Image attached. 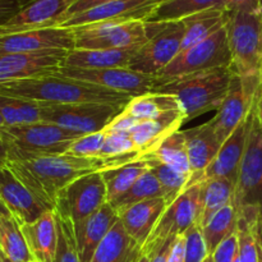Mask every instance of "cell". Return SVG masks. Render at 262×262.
<instances>
[{
  "label": "cell",
  "mask_w": 262,
  "mask_h": 262,
  "mask_svg": "<svg viewBox=\"0 0 262 262\" xmlns=\"http://www.w3.org/2000/svg\"><path fill=\"white\" fill-rule=\"evenodd\" d=\"M7 166L48 210H54L61 189L86 174L106 169L104 159L37 155L8 147Z\"/></svg>",
  "instance_id": "6da1fadb"
},
{
  "label": "cell",
  "mask_w": 262,
  "mask_h": 262,
  "mask_svg": "<svg viewBox=\"0 0 262 262\" xmlns=\"http://www.w3.org/2000/svg\"><path fill=\"white\" fill-rule=\"evenodd\" d=\"M0 95L42 104L105 102L127 105L133 99L97 84L60 76L56 72L49 76L0 83Z\"/></svg>",
  "instance_id": "7a4b0ae2"
},
{
  "label": "cell",
  "mask_w": 262,
  "mask_h": 262,
  "mask_svg": "<svg viewBox=\"0 0 262 262\" xmlns=\"http://www.w3.org/2000/svg\"><path fill=\"white\" fill-rule=\"evenodd\" d=\"M234 76L233 67H222L158 81L152 92L178 97L188 122L212 110L217 112L229 92Z\"/></svg>",
  "instance_id": "3957f363"
},
{
  "label": "cell",
  "mask_w": 262,
  "mask_h": 262,
  "mask_svg": "<svg viewBox=\"0 0 262 262\" xmlns=\"http://www.w3.org/2000/svg\"><path fill=\"white\" fill-rule=\"evenodd\" d=\"M225 27L235 74L247 83L262 86V13L232 10Z\"/></svg>",
  "instance_id": "277c9868"
},
{
  "label": "cell",
  "mask_w": 262,
  "mask_h": 262,
  "mask_svg": "<svg viewBox=\"0 0 262 262\" xmlns=\"http://www.w3.org/2000/svg\"><path fill=\"white\" fill-rule=\"evenodd\" d=\"M232 202L238 220L262 225V125L256 114V101L255 117Z\"/></svg>",
  "instance_id": "5b68a950"
},
{
  "label": "cell",
  "mask_w": 262,
  "mask_h": 262,
  "mask_svg": "<svg viewBox=\"0 0 262 262\" xmlns=\"http://www.w3.org/2000/svg\"><path fill=\"white\" fill-rule=\"evenodd\" d=\"M38 104L42 123L55 124L81 136L104 130L125 106L105 102Z\"/></svg>",
  "instance_id": "8992f818"
},
{
  "label": "cell",
  "mask_w": 262,
  "mask_h": 262,
  "mask_svg": "<svg viewBox=\"0 0 262 262\" xmlns=\"http://www.w3.org/2000/svg\"><path fill=\"white\" fill-rule=\"evenodd\" d=\"M74 49H138L151 36L147 20L102 22L72 28Z\"/></svg>",
  "instance_id": "52a82bcc"
},
{
  "label": "cell",
  "mask_w": 262,
  "mask_h": 262,
  "mask_svg": "<svg viewBox=\"0 0 262 262\" xmlns=\"http://www.w3.org/2000/svg\"><path fill=\"white\" fill-rule=\"evenodd\" d=\"M202 182L188 187L176 201L166 207L148 239L142 247L143 256L155 255L169 239L183 235L197 224L201 214Z\"/></svg>",
  "instance_id": "ba28073f"
},
{
  "label": "cell",
  "mask_w": 262,
  "mask_h": 262,
  "mask_svg": "<svg viewBox=\"0 0 262 262\" xmlns=\"http://www.w3.org/2000/svg\"><path fill=\"white\" fill-rule=\"evenodd\" d=\"M148 23L151 28L150 38L136 51L129 69L138 73L156 76L181 53L184 25L182 20Z\"/></svg>",
  "instance_id": "9c48e42d"
},
{
  "label": "cell",
  "mask_w": 262,
  "mask_h": 262,
  "mask_svg": "<svg viewBox=\"0 0 262 262\" xmlns=\"http://www.w3.org/2000/svg\"><path fill=\"white\" fill-rule=\"evenodd\" d=\"M79 137L78 133L50 123L5 127L0 130V138L9 148L37 155H63Z\"/></svg>",
  "instance_id": "30bf717a"
},
{
  "label": "cell",
  "mask_w": 262,
  "mask_h": 262,
  "mask_svg": "<svg viewBox=\"0 0 262 262\" xmlns=\"http://www.w3.org/2000/svg\"><path fill=\"white\" fill-rule=\"evenodd\" d=\"M222 67H232V56L228 46L225 26L206 40L181 51L166 68L156 74V78L158 81H164Z\"/></svg>",
  "instance_id": "8fae6325"
},
{
  "label": "cell",
  "mask_w": 262,
  "mask_h": 262,
  "mask_svg": "<svg viewBox=\"0 0 262 262\" xmlns=\"http://www.w3.org/2000/svg\"><path fill=\"white\" fill-rule=\"evenodd\" d=\"M106 187L100 171L86 174L69 183L56 199L54 212L78 225L106 204Z\"/></svg>",
  "instance_id": "7c38bea8"
},
{
  "label": "cell",
  "mask_w": 262,
  "mask_h": 262,
  "mask_svg": "<svg viewBox=\"0 0 262 262\" xmlns=\"http://www.w3.org/2000/svg\"><path fill=\"white\" fill-rule=\"evenodd\" d=\"M56 73L87 83L97 84L130 97H138L152 92L158 82L156 76L138 73L129 68L82 69L61 67Z\"/></svg>",
  "instance_id": "4fadbf2b"
},
{
  "label": "cell",
  "mask_w": 262,
  "mask_h": 262,
  "mask_svg": "<svg viewBox=\"0 0 262 262\" xmlns=\"http://www.w3.org/2000/svg\"><path fill=\"white\" fill-rule=\"evenodd\" d=\"M161 0H114L71 15L59 27L74 28L102 22L150 20Z\"/></svg>",
  "instance_id": "5bb4252c"
},
{
  "label": "cell",
  "mask_w": 262,
  "mask_h": 262,
  "mask_svg": "<svg viewBox=\"0 0 262 262\" xmlns=\"http://www.w3.org/2000/svg\"><path fill=\"white\" fill-rule=\"evenodd\" d=\"M66 50L0 54V83L49 76L63 67Z\"/></svg>",
  "instance_id": "9a60e30c"
},
{
  "label": "cell",
  "mask_w": 262,
  "mask_h": 262,
  "mask_svg": "<svg viewBox=\"0 0 262 262\" xmlns=\"http://www.w3.org/2000/svg\"><path fill=\"white\" fill-rule=\"evenodd\" d=\"M261 90L262 86L243 82L235 74L224 102L217 110L216 115L209 120L220 142L224 143L233 130L247 117L250 110L252 109L256 95Z\"/></svg>",
  "instance_id": "2e32d148"
},
{
  "label": "cell",
  "mask_w": 262,
  "mask_h": 262,
  "mask_svg": "<svg viewBox=\"0 0 262 262\" xmlns=\"http://www.w3.org/2000/svg\"><path fill=\"white\" fill-rule=\"evenodd\" d=\"M72 28L53 27L0 36V54L41 53L49 50H73Z\"/></svg>",
  "instance_id": "e0dca14e"
},
{
  "label": "cell",
  "mask_w": 262,
  "mask_h": 262,
  "mask_svg": "<svg viewBox=\"0 0 262 262\" xmlns=\"http://www.w3.org/2000/svg\"><path fill=\"white\" fill-rule=\"evenodd\" d=\"M67 9L68 0H35L0 26V36L59 27Z\"/></svg>",
  "instance_id": "ac0fdd59"
},
{
  "label": "cell",
  "mask_w": 262,
  "mask_h": 262,
  "mask_svg": "<svg viewBox=\"0 0 262 262\" xmlns=\"http://www.w3.org/2000/svg\"><path fill=\"white\" fill-rule=\"evenodd\" d=\"M257 95H256V97H257ZM255 101H253L252 109L250 110L247 117L225 140L217 155L215 156L209 168L205 170L204 179L212 178V177H225V178L232 179L237 183L239 166L243 160V156H245L253 117H255Z\"/></svg>",
  "instance_id": "d6986e66"
},
{
  "label": "cell",
  "mask_w": 262,
  "mask_h": 262,
  "mask_svg": "<svg viewBox=\"0 0 262 262\" xmlns=\"http://www.w3.org/2000/svg\"><path fill=\"white\" fill-rule=\"evenodd\" d=\"M0 202L19 225L35 222L48 210L7 165L0 166Z\"/></svg>",
  "instance_id": "ffe728a7"
},
{
  "label": "cell",
  "mask_w": 262,
  "mask_h": 262,
  "mask_svg": "<svg viewBox=\"0 0 262 262\" xmlns=\"http://www.w3.org/2000/svg\"><path fill=\"white\" fill-rule=\"evenodd\" d=\"M183 133L192 173V184H197L204 181L205 170L217 155L223 143L210 122L183 130Z\"/></svg>",
  "instance_id": "44dd1931"
},
{
  "label": "cell",
  "mask_w": 262,
  "mask_h": 262,
  "mask_svg": "<svg viewBox=\"0 0 262 262\" xmlns=\"http://www.w3.org/2000/svg\"><path fill=\"white\" fill-rule=\"evenodd\" d=\"M184 123H187V115L183 109L169 112L156 119L138 122L128 132L135 143L138 158L155 150L169 136L178 132Z\"/></svg>",
  "instance_id": "7402d4cb"
},
{
  "label": "cell",
  "mask_w": 262,
  "mask_h": 262,
  "mask_svg": "<svg viewBox=\"0 0 262 262\" xmlns=\"http://www.w3.org/2000/svg\"><path fill=\"white\" fill-rule=\"evenodd\" d=\"M118 220V212L106 202L95 214L73 227L81 262H91L100 243L117 224Z\"/></svg>",
  "instance_id": "603a6c76"
},
{
  "label": "cell",
  "mask_w": 262,
  "mask_h": 262,
  "mask_svg": "<svg viewBox=\"0 0 262 262\" xmlns=\"http://www.w3.org/2000/svg\"><path fill=\"white\" fill-rule=\"evenodd\" d=\"M166 207L164 199L158 197L132 205L120 211L118 216L127 234L143 247Z\"/></svg>",
  "instance_id": "cb8c5ba5"
},
{
  "label": "cell",
  "mask_w": 262,
  "mask_h": 262,
  "mask_svg": "<svg viewBox=\"0 0 262 262\" xmlns=\"http://www.w3.org/2000/svg\"><path fill=\"white\" fill-rule=\"evenodd\" d=\"M28 250L36 262H54L58 248V228L54 210H46L35 222L20 225Z\"/></svg>",
  "instance_id": "d4e9b609"
},
{
  "label": "cell",
  "mask_w": 262,
  "mask_h": 262,
  "mask_svg": "<svg viewBox=\"0 0 262 262\" xmlns=\"http://www.w3.org/2000/svg\"><path fill=\"white\" fill-rule=\"evenodd\" d=\"M138 49H73L67 53L63 67L82 69L129 68L130 60Z\"/></svg>",
  "instance_id": "484cf974"
},
{
  "label": "cell",
  "mask_w": 262,
  "mask_h": 262,
  "mask_svg": "<svg viewBox=\"0 0 262 262\" xmlns=\"http://www.w3.org/2000/svg\"><path fill=\"white\" fill-rule=\"evenodd\" d=\"M142 247L127 234L120 220L97 247L91 262H140Z\"/></svg>",
  "instance_id": "4316f807"
},
{
  "label": "cell",
  "mask_w": 262,
  "mask_h": 262,
  "mask_svg": "<svg viewBox=\"0 0 262 262\" xmlns=\"http://www.w3.org/2000/svg\"><path fill=\"white\" fill-rule=\"evenodd\" d=\"M229 10L211 8L182 19L184 25V37L181 51L206 40L207 37L227 25Z\"/></svg>",
  "instance_id": "83f0119b"
},
{
  "label": "cell",
  "mask_w": 262,
  "mask_h": 262,
  "mask_svg": "<svg viewBox=\"0 0 262 262\" xmlns=\"http://www.w3.org/2000/svg\"><path fill=\"white\" fill-rule=\"evenodd\" d=\"M235 182L225 177H212L202 181L201 214L197 224L205 227L219 210L233 201Z\"/></svg>",
  "instance_id": "f1b7e54d"
},
{
  "label": "cell",
  "mask_w": 262,
  "mask_h": 262,
  "mask_svg": "<svg viewBox=\"0 0 262 262\" xmlns=\"http://www.w3.org/2000/svg\"><path fill=\"white\" fill-rule=\"evenodd\" d=\"M183 109L178 97L164 92H148L142 96L133 97L124 106L123 113L137 122L156 119L173 110Z\"/></svg>",
  "instance_id": "f546056e"
},
{
  "label": "cell",
  "mask_w": 262,
  "mask_h": 262,
  "mask_svg": "<svg viewBox=\"0 0 262 262\" xmlns=\"http://www.w3.org/2000/svg\"><path fill=\"white\" fill-rule=\"evenodd\" d=\"M148 170H150L148 163L143 160H136L100 171L106 187L107 204H114L137 182L140 177H142Z\"/></svg>",
  "instance_id": "4dcf8cb0"
},
{
  "label": "cell",
  "mask_w": 262,
  "mask_h": 262,
  "mask_svg": "<svg viewBox=\"0 0 262 262\" xmlns=\"http://www.w3.org/2000/svg\"><path fill=\"white\" fill-rule=\"evenodd\" d=\"M138 160L165 164V165L178 170L179 173L192 176L183 130H178V132L170 135L155 150L138 158Z\"/></svg>",
  "instance_id": "1f68e13d"
},
{
  "label": "cell",
  "mask_w": 262,
  "mask_h": 262,
  "mask_svg": "<svg viewBox=\"0 0 262 262\" xmlns=\"http://www.w3.org/2000/svg\"><path fill=\"white\" fill-rule=\"evenodd\" d=\"M220 8L227 9L224 0H161L148 22H174L196 13Z\"/></svg>",
  "instance_id": "d6a6232c"
},
{
  "label": "cell",
  "mask_w": 262,
  "mask_h": 262,
  "mask_svg": "<svg viewBox=\"0 0 262 262\" xmlns=\"http://www.w3.org/2000/svg\"><path fill=\"white\" fill-rule=\"evenodd\" d=\"M0 252L5 262L33 261L19 223L12 216H0Z\"/></svg>",
  "instance_id": "836d02e7"
},
{
  "label": "cell",
  "mask_w": 262,
  "mask_h": 262,
  "mask_svg": "<svg viewBox=\"0 0 262 262\" xmlns=\"http://www.w3.org/2000/svg\"><path fill=\"white\" fill-rule=\"evenodd\" d=\"M238 230V214L233 202L216 212L205 227H202L207 251L212 255L217 246Z\"/></svg>",
  "instance_id": "e575fe53"
},
{
  "label": "cell",
  "mask_w": 262,
  "mask_h": 262,
  "mask_svg": "<svg viewBox=\"0 0 262 262\" xmlns=\"http://www.w3.org/2000/svg\"><path fill=\"white\" fill-rule=\"evenodd\" d=\"M0 114L7 127L42 123L38 102L0 95Z\"/></svg>",
  "instance_id": "d590c367"
},
{
  "label": "cell",
  "mask_w": 262,
  "mask_h": 262,
  "mask_svg": "<svg viewBox=\"0 0 262 262\" xmlns=\"http://www.w3.org/2000/svg\"><path fill=\"white\" fill-rule=\"evenodd\" d=\"M150 165V170L158 178L163 191L165 204L171 205L188 187L192 186V176L179 173L176 169L161 163L146 161Z\"/></svg>",
  "instance_id": "8d00e7d4"
},
{
  "label": "cell",
  "mask_w": 262,
  "mask_h": 262,
  "mask_svg": "<svg viewBox=\"0 0 262 262\" xmlns=\"http://www.w3.org/2000/svg\"><path fill=\"white\" fill-rule=\"evenodd\" d=\"M158 197L163 199L160 183H159L158 178L151 173V170H148L142 177H140L137 182L122 197H119L114 204H112V206L119 214L120 211L128 209L132 205L151 199H158Z\"/></svg>",
  "instance_id": "74e56055"
},
{
  "label": "cell",
  "mask_w": 262,
  "mask_h": 262,
  "mask_svg": "<svg viewBox=\"0 0 262 262\" xmlns=\"http://www.w3.org/2000/svg\"><path fill=\"white\" fill-rule=\"evenodd\" d=\"M239 262H262V225L238 220Z\"/></svg>",
  "instance_id": "f35d334b"
},
{
  "label": "cell",
  "mask_w": 262,
  "mask_h": 262,
  "mask_svg": "<svg viewBox=\"0 0 262 262\" xmlns=\"http://www.w3.org/2000/svg\"><path fill=\"white\" fill-rule=\"evenodd\" d=\"M55 219L58 228V248L54 262H81L73 224L56 214Z\"/></svg>",
  "instance_id": "ab89813d"
},
{
  "label": "cell",
  "mask_w": 262,
  "mask_h": 262,
  "mask_svg": "<svg viewBox=\"0 0 262 262\" xmlns=\"http://www.w3.org/2000/svg\"><path fill=\"white\" fill-rule=\"evenodd\" d=\"M105 130L96 133H90V135H83L77 138L71 147L67 151V155L77 156V158H90V159H99L100 151H101L102 145L105 141Z\"/></svg>",
  "instance_id": "60d3db41"
},
{
  "label": "cell",
  "mask_w": 262,
  "mask_h": 262,
  "mask_svg": "<svg viewBox=\"0 0 262 262\" xmlns=\"http://www.w3.org/2000/svg\"><path fill=\"white\" fill-rule=\"evenodd\" d=\"M186 250H184V262H204L210 255L205 242L202 228L194 224L184 233Z\"/></svg>",
  "instance_id": "b9f144b4"
},
{
  "label": "cell",
  "mask_w": 262,
  "mask_h": 262,
  "mask_svg": "<svg viewBox=\"0 0 262 262\" xmlns=\"http://www.w3.org/2000/svg\"><path fill=\"white\" fill-rule=\"evenodd\" d=\"M238 251H239L238 233L235 232L217 246L211 255L212 260L214 262H234L238 256Z\"/></svg>",
  "instance_id": "7bdbcfd3"
},
{
  "label": "cell",
  "mask_w": 262,
  "mask_h": 262,
  "mask_svg": "<svg viewBox=\"0 0 262 262\" xmlns=\"http://www.w3.org/2000/svg\"><path fill=\"white\" fill-rule=\"evenodd\" d=\"M109 2H114V0H68V9H67V13L66 15H64L61 23H63L67 18L71 17V15L78 14V13L84 12V10H89L91 9V8L99 7V5L105 4V3H109Z\"/></svg>",
  "instance_id": "ee69618b"
},
{
  "label": "cell",
  "mask_w": 262,
  "mask_h": 262,
  "mask_svg": "<svg viewBox=\"0 0 262 262\" xmlns=\"http://www.w3.org/2000/svg\"><path fill=\"white\" fill-rule=\"evenodd\" d=\"M229 12L262 13V0H224Z\"/></svg>",
  "instance_id": "f6af8a7d"
},
{
  "label": "cell",
  "mask_w": 262,
  "mask_h": 262,
  "mask_svg": "<svg viewBox=\"0 0 262 262\" xmlns=\"http://www.w3.org/2000/svg\"><path fill=\"white\" fill-rule=\"evenodd\" d=\"M184 250H186V239L183 235H178L174 238L169 251L166 262H184Z\"/></svg>",
  "instance_id": "bcb514c9"
},
{
  "label": "cell",
  "mask_w": 262,
  "mask_h": 262,
  "mask_svg": "<svg viewBox=\"0 0 262 262\" xmlns=\"http://www.w3.org/2000/svg\"><path fill=\"white\" fill-rule=\"evenodd\" d=\"M19 9L17 0H0V26L9 20Z\"/></svg>",
  "instance_id": "7dc6e473"
},
{
  "label": "cell",
  "mask_w": 262,
  "mask_h": 262,
  "mask_svg": "<svg viewBox=\"0 0 262 262\" xmlns=\"http://www.w3.org/2000/svg\"><path fill=\"white\" fill-rule=\"evenodd\" d=\"M173 241H174V238H173V239L166 241V242L164 243L163 247H161L160 250H159L158 252L155 253V255L151 256L150 262H166V260H168L169 251H170V247H171V243H173Z\"/></svg>",
  "instance_id": "c3c4849f"
},
{
  "label": "cell",
  "mask_w": 262,
  "mask_h": 262,
  "mask_svg": "<svg viewBox=\"0 0 262 262\" xmlns=\"http://www.w3.org/2000/svg\"><path fill=\"white\" fill-rule=\"evenodd\" d=\"M8 161V146L5 145L4 141L0 138V166L7 165Z\"/></svg>",
  "instance_id": "681fc988"
},
{
  "label": "cell",
  "mask_w": 262,
  "mask_h": 262,
  "mask_svg": "<svg viewBox=\"0 0 262 262\" xmlns=\"http://www.w3.org/2000/svg\"><path fill=\"white\" fill-rule=\"evenodd\" d=\"M256 114H257L258 122L262 125V90L260 91V94L257 95V99H256Z\"/></svg>",
  "instance_id": "f907efd6"
},
{
  "label": "cell",
  "mask_w": 262,
  "mask_h": 262,
  "mask_svg": "<svg viewBox=\"0 0 262 262\" xmlns=\"http://www.w3.org/2000/svg\"><path fill=\"white\" fill-rule=\"evenodd\" d=\"M0 216H10L9 211L7 210V207L0 202Z\"/></svg>",
  "instance_id": "816d5d0a"
},
{
  "label": "cell",
  "mask_w": 262,
  "mask_h": 262,
  "mask_svg": "<svg viewBox=\"0 0 262 262\" xmlns=\"http://www.w3.org/2000/svg\"><path fill=\"white\" fill-rule=\"evenodd\" d=\"M32 2H35V0H17L18 5H19L20 8L26 7V5H27V4H30V3H32Z\"/></svg>",
  "instance_id": "f5cc1de1"
},
{
  "label": "cell",
  "mask_w": 262,
  "mask_h": 262,
  "mask_svg": "<svg viewBox=\"0 0 262 262\" xmlns=\"http://www.w3.org/2000/svg\"><path fill=\"white\" fill-rule=\"evenodd\" d=\"M7 125H5V122H4V118H3V115L0 114V130L3 129V128H5Z\"/></svg>",
  "instance_id": "db71d44e"
},
{
  "label": "cell",
  "mask_w": 262,
  "mask_h": 262,
  "mask_svg": "<svg viewBox=\"0 0 262 262\" xmlns=\"http://www.w3.org/2000/svg\"><path fill=\"white\" fill-rule=\"evenodd\" d=\"M140 262H150V257H147V256H143V257L141 258Z\"/></svg>",
  "instance_id": "11a10c76"
},
{
  "label": "cell",
  "mask_w": 262,
  "mask_h": 262,
  "mask_svg": "<svg viewBox=\"0 0 262 262\" xmlns=\"http://www.w3.org/2000/svg\"><path fill=\"white\" fill-rule=\"evenodd\" d=\"M204 262H214V260H212V256H211V255L207 256V258H206V260H205Z\"/></svg>",
  "instance_id": "9f6ffc18"
},
{
  "label": "cell",
  "mask_w": 262,
  "mask_h": 262,
  "mask_svg": "<svg viewBox=\"0 0 262 262\" xmlns=\"http://www.w3.org/2000/svg\"><path fill=\"white\" fill-rule=\"evenodd\" d=\"M0 262H5L4 257H3V255H2V252H0Z\"/></svg>",
  "instance_id": "6f0895ef"
},
{
  "label": "cell",
  "mask_w": 262,
  "mask_h": 262,
  "mask_svg": "<svg viewBox=\"0 0 262 262\" xmlns=\"http://www.w3.org/2000/svg\"><path fill=\"white\" fill-rule=\"evenodd\" d=\"M30 262H36V261H30Z\"/></svg>",
  "instance_id": "680465c9"
}]
</instances>
